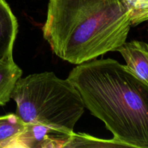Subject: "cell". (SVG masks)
<instances>
[{
	"instance_id": "ba28073f",
	"label": "cell",
	"mask_w": 148,
	"mask_h": 148,
	"mask_svg": "<svg viewBox=\"0 0 148 148\" xmlns=\"http://www.w3.org/2000/svg\"><path fill=\"white\" fill-rule=\"evenodd\" d=\"M26 123L17 114L0 116V148H10L25 128Z\"/></svg>"
},
{
	"instance_id": "5b68a950",
	"label": "cell",
	"mask_w": 148,
	"mask_h": 148,
	"mask_svg": "<svg viewBox=\"0 0 148 148\" xmlns=\"http://www.w3.org/2000/svg\"><path fill=\"white\" fill-rule=\"evenodd\" d=\"M116 51L124 59L127 69L148 85V43L137 40L126 41Z\"/></svg>"
},
{
	"instance_id": "9c48e42d",
	"label": "cell",
	"mask_w": 148,
	"mask_h": 148,
	"mask_svg": "<svg viewBox=\"0 0 148 148\" xmlns=\"http://www.w3.org/2000/svg\"><path fill=\"white\" fill-rule=\"evenodd\" d=\"M125 147L124 144L115 139L110 140H101L86 134L74 132L65 147Z\"/></svg>"
},
{
	"instance_id": "6da1fadb",
	"label": "cell",
	"mask_w": 148,
	"mask_h": 148,
	"mask_svg": "<svg viewBox=\"0 0 148 148\" xmlns=\"http://www.w3.org/2000/svg\"><path fill=\"white\" fill-rule=\"evenodd\" d=\"M85 108L126 147L148 148V85L112 59L78 64L68 76Z\"/></svg>"
},
{
	"instance_id": "52a82bcc",
	"label": "cell",
	"mask_w": 148,
	"mask_h": 148,
	"mask_svg": "<svg viewBox=\"0 0 148 148\" xmlns=\"http://www.w3.org/2000/svg\"><path fill=\"white\" fill-rule=\"evenodd\" d=\"M22 75L23 71L14 62L12 53L0 60V106L10 101L16 82Z\"/></svg>"
},
{
	"instance_id": "8992f818",
	"label": "cell",
	"mask_w": 148,
	"mask_h": 148,
	"mask_svg": "<svg viewBox=\"0 0 148 148\" xmlns=\"http://www.w3.org/2000/svg\"><path fill=\"white\" fill-rule=\"evenodd\" d=\"M18 24L5 0H0V60L12 53Z\"/></svg>"
},
{
	"instance_id": "30bf717a",
	"label": "cell",
	"mask_w": 148,
	"mask_h": 148,
	"mask_svg": "<svg viewBox=\"0 0 148 148\" xmlns=\"http://www.w3.org/2000/svg\"><path fill=\"white\" fill-rule=\"evenodd\" d=\"M130 13L132 26L148 20V0H121Z\"/></svg>"
},
{
	"instance_id": "7a4b0ae2",
	"label": "cell",
	"mask_w": 148,
	"mask_h": 148,
	"mask_svg": "<svg viewBox=\"0 0 148 148\" xmlns=\"http://www.w3.org/2000/svg\"><path fill=\"white\" fill-rule=\"evenodd\" d=\"M131 26L121 0H49L43 34L56 56L78 65L116 51Z\"/></svg>"
},
{
	"instance_id": "8fae6325",
	"label": "cell",
	"mask_w": 148,
	"mask_h": 148,
	"mask_svg": "<svg viewBox=\"0 0 148 148\" xmlns=\"http://www.w3.org/2000/svg\"><path fill=\"white\" fill-rule=\"evenodd\" d=\"M147 33H148V20L147 21Z\"/></svg>"
},
{
	"instance_id": "3957f363",
	"label": "cell",
	"mask_w": 148,
	"mask_h": 148,
	"mask_svg": "<svg viewBox=\"0 0 148 148\" xmlns=\"http://www.w3.org/2000/svg\"><path fill=\"white\" fill-rule=\"evenodd\" d=\"M11 98L17 104L16 114L24 122L41 124L69 134L85 108L71 81L50 72L20 77Z\"/></svg>"
},
{
	"instance_id": "277c9868",
	"label": "cell",
	"mask_w": 148,
	"mask_h": 148,
	"mask_svg": "<svg viewBox=\"0 0 148 148\" xmlns=\"http://www.w3.org/2000/svg\"><path fill=\"white\" fill-rule=\"evenodd\" d=\"M72 134L38 123H26L10 148H62Z\"/></svg>"
}]
</instances>
